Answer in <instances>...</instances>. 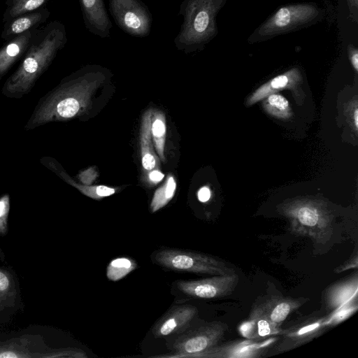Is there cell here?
<instances>
[{"label": "cell", "mask_w": 358, "mask_h": 358, "mask_svg": "<svg viewBox=\"0 0 358 358\" xmlns=\"http://www.w3.org/2000/svg\"><path fill=\"white\" fill-rule=\"evenodd\" d=\"M108 73L99 66H86L64 78L38 101L24 129L30 131L50 122H64L86 110L94 90Z\"/></svg>", "instance_id": "obj_1"}, {"label": "cell", "mask_w": 358, "mask_h": 358, "mask_svg": "<svg viewBox=\"0 0 358 358\" xmlns=\"http://www.w3.org/2000/svg\"><path fill=\"white\" fill-rule=\"evenodd\" d=\"M67 42L64 24L51 21L38 27L17 69L4 83L1 93L10 99L28 94Z\"/></svg>", "instance_id": "obj_2"}, {"label": "cell", "mask_w": 358, "mask_h": 358, "mask_svg": "<svg viewBox=\"0 0 358 358\" xmlns=\"http://www.w3.org/2000/svg\"><path fill=\"white\" fill-rule=\"evenodd\" d=\"M217 0H183L178 15L182 24L173 42L177 50L189 53L204 47L213 36Z\"/></svg>", "instance_id": "obj_3"}, {"label": "cell", "mask_w": 358, "mask_h": 358, "mask_svg": "<svg viewBox=\"0 0 358 358\" xmlns=\"http://www.w3.org/2000/svg\"><path fill=\"white\" fill-rule=\"evenodd\" d=\"M151 259L167 271L212 275L235 273L234 268L219 258L187 250L162 248L155 251Z\"/></svg>", "instance_id": "obj_4"}, {"label": "cell", "mask_w": 358, "mask_h": 358, "mask_svg": "<svg viewBox=\"0 0 358 358\" xmlns=\"http://www.w3.org/2000/svg\"><path fill=\"white\" fill-rule=\"evenodd\" d=\"M288 218L291 231L297 236H306L317 243L329 241L332 234V218L322 207L313 202L292 203L283 210Z\"/></svg>", "instance_id": "obj_5"}, {"label": "cell", "mask_w": 358, "mask_h": 358, "mask_svg": "<svg viewBox=\"0 0 358 358\" xmlns=\"http://www.w3.org/2000/svg\"><path fill=\"white\" fill-rule=\"evenodd\" d=\"M228 329L227 324L220 321L206 323L176 338L171 345L173 355L157 357L198 358L200 354L216 346Z\"/></svg>", "instance_id": "obj_6"}, {"label": "cell", "mask_w": 358, "mask_h": 358, "mask_svg": "<svg viewBox=\"0 0 358 358\" xmlns=\"http://www.w3.org/2000/svg\"><path fill=\"white\" fill-rule=\"evenodd\" d=\"M109 10L116 24L128 35L144 38L150 34L152 16L141 0H109Z\"/></svg>", "instance_id": "obj_7"}, {"label": "cell", "mask_w": 358, "mask_h": 358, "mask_svg": "<svg viewBox=\"0 0 358 358\" xmlns=\"http://www.w3.org/2000/svg\"><path fill=\"white\" fill-rule=\"evenodd\" d=\"M238 282V276L234 273L199 280H178L174 286L183 296L210 299L230 295Z\"/></svg>", "instance_id": "obj_8"}, {"label": "cell", "mask_w": 358, "mask_h": 358, "mask_svg": "<svg viewBox=\"0 0 358 358\" xmlns=\"http://www.w3.org/2000/svg\"><path fill=\"white\" fill-rule=\"evenodd\" d=\"M328 327L327 317L318 315H310L299 319L282 331V338L277 350L286 352L298 348L320 336Z\"/></svg>", "instance_id": "obj_9"}, {"label": "cell", "mask_w": 358, "mask_h": 358, "mask_svg": "<svg viewBox=\"0 0 358 358\" xmlns=\"http://www.w3.org/2000/svg\"><path fill=\"white\" fill-rule=\"evenodd\" d=\"M198 314L196 307L180 305L170 308L155 324L152 333L155 338L174 334L186 328Z\"/></svg>", "instance_id": "obj_10"}, {"label": "cell", "mask_w": 358, "mask_h": 358, "mask_svg": "<svg viewBox=\"0 0 358 358\" xmlns=\"http://www.w3.org/2000/svg\"><path fill=\"white\" fill-rule=\"evenodd\" d=\"M79 2L85 28L101 38H110L113 24L104 0H79Z\"/></svg>", "instance_id": "obj_11"}, {"label": "cell", "mask_w": 358, "mask_h": 358, "mask_svg": "<svg viewBox=\"0 0 358 358\" xmlns=\"http://www.w3.org/2000/svg\"><path fill=\"white\" fill-rule=\"evenodd\" d=\"M48 348L40 336L24 335L0 343V358H42Z\"/></svg>", "instance_id": "obj_12"}, {"label": "cell", "mask_w": 358, "mask_h": 358, "mask_svg": "<svg viewBox=\"0 0 358 358\" xmlns=\"http://www.w3.org/2000/svg\"><path fill=\"white\" fill-rule=\"evenodd\" d=\"M38 29H31L7 41L0 48V80L17 61L22 58Z\"/></svg>", "instance_id": "obj_13"}, {"label": "cell", "mask_w": 358, "mask_h": 358, "mask_svg": "<svg viewBox=\"0 0 358 358\" xmlns=\"http://www.w3.org/2000/svg\"><path fill=\"white\" fill-rule=\"evenodd\" d=\"M50 15V11L45 6L19 15L3 24L1 38L7 41L27 31L37 29Z\"/></svg>", "instance_id": "obj_14"}, {"label": "cell", "mask_w": 358, "mask_h": 358, "mask_svg": "<svg viewBox=\"0 0 358 358\" xmlns=\"http://www.w3.org/2000/svg\"><path fill=\"white\" fill-rule=\"evenodd\" d=\"M307 299L271 296L258 305L267 317L278 327L288 315L302 306Z\"/></svg>", "instance_id": "obj_15"}, {"label": "cell", "mask_w": 358, "mask_h": 358, "mask_svg": "<svg viewBox=\"0 0 358 358\" xmlns=\"http://www.w3.org/2000/svg\"><path fill=\"white\" fill-rule=\"evenodd\" d=\"M357 296V275L330 287L326 292L325 304L330 312H334L344 305L353 303Z\"/></svg>", "instance_id": "obj_16"}, {"label": "cell", "mask_w": 358, "mask_h": 358, "mask_svg": "<svg viewBox=\"0 0 358 358\" xmlns=\"http://www.w3.org/2000/svg\"><path fill=\"white\" fill-rule=\"evenodd\" d=\"M245 326V329H242V332L245 336L252 338L274 335L280 330L267 317L259 306L252 308L249 320Z\"/></svg>", "instance_id": "obj_17"}, {"label": "cell", "mask_w": 358, "mask_h": 358, "mask_svg": "<svg viewBox=\"0 0 358 358\" xmlns=\"http://www.w3.org/2000/svg\"><path fill=\"white\" fill-rule=\"evenodd\" d=\"M257 347L252 345L249 341L238 343H231L229 345L215 346L200 354L198 358L202 357H253L257 356Z\"/></svg>", "instance_id": "obj_18"}, {"label": "cell", "mask_w": 358, "mask_h": 358, "mask_svg": "<svg viewBox=\"0 0 358 358\" xmlns=\"http://www.w3.org/2000/svg\"><path fill=\"white\" fill-rule=\"evenodd\" d=\"M152 111H147L143 116L141 129V162L143 167L151 171L156 166L157 158L153 153L151 145V122Z\"/></svg>", "instance_id": "obj_19"}, {"label": "cell", "mask_w": 358, "mask_h": 358, "mask_svg": "<svg viewBox=\"0 0 358 358\" xmlns=\"http://www.w3.org/2000/svg\"><path fill=\"white\" fill-rule=\"evenodd\" d=\"M50 0H6V8L3 15V24L8 21L27 13L36 10Z\"/></svg>", "instance_id": "obj_20"}, {"label": "cell", "mask_w": 358, "mask_h": 358, "mask_svg": "<svg viewBox=\"0 0 358 358\" xmlns=\"http://www.w3.org/2000/svg\"><path fill=\"white\" fill-rule=\"evenodd\" d=\"M17 296L16 282L11 271L0 266V310L14 306Z\"/></svg>", "instance_id": "obj_21"}, {"label": "cell", "mask_w": 358, "mask_h": 358, "mask_svg": "<svg viewBox=\"0 0 358 358\" xmlns=\"http://www.w3.org/2000/svg\"><path fill=\"white\" fill-rule=\"evenodd\" d=\"M151 134L155 148L161 159L164 161V144L166 137V122L164 114L160 111L152 113Z\"/></svg>", "instance_id": "obj_22"}, {"label": "cell", "mask_w": 358, "mask_h": 358, "mask_svg": "<svg viewBox=\"0 0 358 358\" xmlns=\"http://www.w3.org/2000/svg\"><path fill=\"white\" fill-rule=\"evenodd\" d=\"M176 189V181L169 176L166 182L155 192L150 203L151 211L155 213L165 206L173 198Z\"/></svg>", "instance_id": "obj_23"}, {"label": "cell", "mask_w": 358, "mask_h": 358, "mask_svg": "<svg viewBox=\"0 0 358 358\" xmlns=\"http://www.w3.org/2000/svg\"><path fill=\"white\" fill-rule=\"evenodd\" d=\"M136 263L131 259L120 257L111 261L107 266L106 275L110 280L117 281L136 269Z\"/></svg>", "instance_id": "obj_24"}, {"label": "cell", "mask_w": 358, "mask_h": 358, "mask_svg": "<svg viewBox=\"0 0 358 358\" xmlns=\"http://www.w3.org/2000/svg\"><path fill=\"white\" fill-rule=\"evenodd\" d=\"M85 358V352L78 348H66L59 349L48 348L42 358Z\"/></svg>", "instance_id": "obj_25"}, {"label": "cell", "mask_w": 358, "mask_h": 358, "mask_svg": "<svg viewBox=\"0 0 358 358\" xmlns=\"http://www.w3.org/2000/svg\"><path fill=\"white\" fill-rule=\"evenodd\" d=\"M10 208V195L3 194L0 196V236L8 234V220Z\"/></svg>", "instance_id": "obj_26"}, {"label": "cell", "mask_w": 358, "mask_h": 358, "mask_svg": "<svg viewBox=\"0 0 358 358\" xmlns=\"http://www.w3.org/2000/svg\"><path fill=\"white\" fill-rule=\"evenodd\" d=\"M357 309V305L353 303L346 304L334 311L331 316L327 317V324L329 327L334 326L347 319L353 312Z\"/></svg>", "instance_id": "obj_27"}, {"label": "cell", "mask_w": 358, "mask_h": 358, "mask_svg": "<svg viewBox=\"0 0 358 358\" xmlns=\"http://www.w3.org/2000/svg\"><path fill=\"white\" fill-rule=\"evenodd\" d=\"M294 11L289 8H280L273 18V22L276 28H282L291 23L294 16Z\"/></svg>", "instance_id": "obj_28"}, {"label": "cell", "mask_w": 358, "mask_h": 358, "mask_svg": "<svg viewBox=\"0 0 358 358\" xmlns=\"http://www.w3.org/2000/svg\"><path fill=\"white\" fill-rule=\"evenodd\" d=\"M267 102L271 108L276 112H285L289 108L287 100L281 95L271 94L268 96Z\"/></svg>", "instance_id": "obj_29"}, {"label": "cell", "mask_w": 358, "mask_h": 358, "mask_svg": "<svg viewBox=\"0 0 358 358\" xmlns=\"http://www.w3.org/2000/svg\"><path fill=\"white\" fill-rule=\"evenodd\" d=\"M357 268V255L355 253V255L350 257L343 264H341L340 266L336 267L334 270V272L336 273H339L343 272V271L350 269V268Z\"/></svg>", "instance_id": "obj_30"}, {"label": "cell", "mask_w": 358, "mask_h": 358, "mask_svg": "<svg viewBox=\"0 0 358 358\" xmlns=\"http://www.w3.org/2000/svg\"><path fill=\"white\" fill-rule=\"evenodd\" d=\"M288 83V78L286 76H279L273 79L270 83L271 87L273 89H280L287 85Z\"/></svg>", "instance_id": "obj_31"}, {"label": "cell", "mask_w": 358, "mask_h": 358, "mask_svg": "<svg viewBox=\"0 0 358 358\" xmlns=\"http://www.w3.org/2000/svg\"><path fill=\"white\" fill-rule=\"evenodd\" d=\"M210 197V191L207 187H201L198 192V199L201 202L207 201Z\"/></svg>", "instance_id": "obj_32"}, {"label": "cell", "mask_w": 358, "mask_h": 358, "mask_svg": "<svg viewBox=\"0 0 358 358\" xmlns=\"http://www.w3.org/2000/svg\"><path fill=\"white\" fill-rule=\"evenodd\" d=\"M164 177V175L158 170H153L149 173V178L152 182L157 183L161 181Z\"/></svg>", "instance_id": "obj_33"}, {"label": "cell", "mask_w": 358, "mask_h": 358, "mask_svg": "<svg viewBox=\"0 0 358 358\" xmlns=\"http://www.w3.org/2000/svg\"><path fill=\"white\" fill-rule=\"evenodd\" d=\"M352 64L355 69V70L357 71L358 69V55L357 52H355L351 57Z\"/></svg>", "instance_id": "obj_34"}, {"label": "cell", "mask_w": 358, "mask_h": 358, "mask_svg": "<svg viewBox=\"0 0 358 358\" xmlns=\"http://www.w3.org/2000/svg\"><path fill=\"white\" fill-rule=\"evenodd\" d=\"M354 122H355L356 129H357V127H358V110H357V109H355V110L354 112Z\"/></svg>", "instance_id": "obj_35"}, {"label": "cell", "mask_w": 358, "mask_h": 358, "mask_svg": "<svg viewBox=\"0 0 358 358\" xmlns=\"http://www.w3.org/2000/svg\"><path fill=\"white\" fill-rule=\"evenodd\" d=\"M5 258L4 253L2 250V249L0 248V259L3 260Z\"/></svg>", "instance_id": "obj_36"}]
</instances>
